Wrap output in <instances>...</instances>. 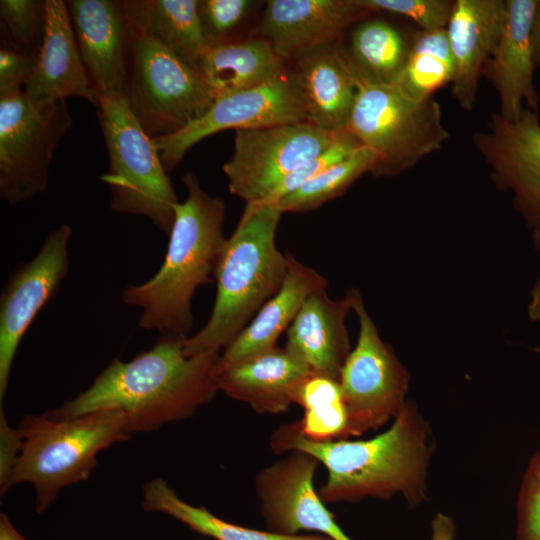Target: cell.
I'll use <instances>...</instances> for the list:
<instances>
[{"mask_svg": "<svg viewBox=\"0 0 540 540\" xmlns=\"http://www.w3.org/2000/svg\"><path fill=\"white\" fill-rule=\"evenodd\" d=\"M306 120L301 90L288 68L262 85L215 99L203 115L173 134L154 139V142L169 173L194 145L218 132Z\"/></svg>", "mask_w": 540, "mask_h": 540, "instance_id": "obj_12", "label": "cell"}, {"mask_svg": "<svg viewBox=\"0 0 540 540\" xmlns=\"http://www.w3.org/2000/svg\"><path fill=\"white\" fill-rule=\"evenodd\" d=\"M319 464L311 454L293 450L258 472L255 491L268 531L288 536L310 531L334 540H353L314 488Z\"/></svg>", "mask_w": 540, "mask_h": 540, "instance_id": "obj_14", "label": "cell"}, {"mask_svg": "<svg viewBox=\"0 0 540 540\" xmlns=\"http://www.w3.org/2000/svg\"><path fill=\"white\" fill-rule=\"evenodd\" d=\"M454 61L446 29L417 32L410 43L403 73L397 84L416 98L433 96L454 77Z\"/></svg>", "mask_w": 540, "mask_h": 540, "instance_id": "obj_30", "label": "cell"}, {"mask_svg": "<svg viewBox=\"0 0 540 540\" xmlns=\"http://www.w3.org/2000/svg\"><path fill=\"white\" fill-rule=\"evenodd\" d=\"M186 338L159 334L149 350L129 361L115 358L89 388L46 413L63 420L117 409L124 413L132 435L194 416L220 391V352L187 357L183 353Z\"/></svg>", "mask_w": 540, "mask_h": 540, "instance_id": "obj_1", "label": "cell"}, {"mask_svg": "<svg viewBox=\"0 0 540 540\" xmlns=\"http://www.w3.org/2000/svg\"><path fill=\"white\" fill-rule=\"evenodd\" d=\"M346 130L374 153L375 176L400 174L449 139L434 97H413L397 83L358 84Z\"/></svg>", "mask_w": 540, "mask_h": 540, "instance_id": "obj_7", "label": "cell"}, {"mask_svg": "<svg viewBox=\"0 0 540 540\" xmlns=\"http://www.w3.org/2000/svg\"><path fill=\"white\" fill-rule=\"evenodd\" d=\"M309 368L285 347H275L235 365L217 369L219 390L260 414H280L294 403Z\"/></svg>", "mask_w": 540, "mask_h": 540, "instance_id": "obj_24", "label": "cell"}, {"mask_svg": "<svg viewBox=\"0 0 540 540\" xmlns=\"http://www.w3.org/2000/svg\"><path fill=\"white\" fill-rule=\"evenodd\" d=\"M373 11L402 15L414 21L423 31L446 29L455 1L450 0H359Z\"/></svg>", "mask_w": 540, "mask_h": 540, "instance_id": "obj_34", "label": "cell"}, {"mask_svg": "<svg viewBox=\"0 0 540 540\" xmlns=\"http://www.w3.org/2000/svg\"><path fill=\"white\" fill-rule=\"evenodd\" d=\"M294 403L304 409L297 424L306 439L328 442L349 437V418L338 380L311 373L299 385Z\"/></svg>", "mask_w": 540, "mask_h": 540, "instance_id": "obj_29", "label": "cell"}, {"mask_svg": "<svg viewBox=\"0 0 540 540\" xmlns=\"http://www.w3.org/2000/svg\"><path fill=\"white\" fill-rule=\"evenodd\" d=\"M374 153L361 146L344 160L326 169L275 205L283 213H304L342 195L358 178L371 172Z\"/></svg>", "mask_w": 540, "mask_h": 540, "instance_id": "obj_31", "label": "cell"}, {"mask_svg": "<svg viewBox=\"0 0 540 540\" xmlns=\"http://www.w3.org/2000/svg\"><path fill=\"white\" fill-rule=\"evenodd\" d=\"M2 47L37 58L45 32L46 0H1Z\"/></svg>", "mask_w": 540, "mask_h": 540, "instance_id": "obj_32", "label": "cell"}, {"mask_svg": "<svg viewBox=\"0 0 540 540\" xmlns=\"http://www.w3.org/2000/svg\"><path fill=\"white\" fill-rule=\"evenodd\" d=\"M142 507L147 512L167 514L191 530L215 540H334L322 534L288 536L230 523L205 507L183 501L162 478H154L144 485Z\"/></svg>", "mask_w": 540, "mask_h": 540, "instance_id": "obj_27", "label": "cell"}, {"mask_svg": "<svg viewBox=\"0 0 540 540\" xmlns=\"http://www.w3.org/2000/svg\"><path fill=\"white\" fill-rule=\"evenodd\" d=\"M287 69L271 44L256 36L211 46L198 67L214 100L262 85Z\"/></svg>", "mask_w": 540, "mask_h": 540, "instance_id": "obj_25", "label": "cell"}, {"mask_svg": "<svg viewBox=\"0 0 540 540\" xmlns=\"http://www.w3.org/2000/svg\"><path fill=\"white\" fill-rule=\"evenodd\" d=\"M23 437L20 431L11 428L0 406V489L8 481L20 455Z\"/></svg>", "mask_w": 540, "mask_h": 540, "instance_id": "obj_38", "label": "cell"}, {"mask_svg": "<svg viewBox=\"0 0 540 540\" xmlns=\"http://www.w3.org/2000/svg\"><path fill=\"white\" fill-rule=\"evenodd\" d=\"M535 4L536 0H505L502 28L482 72L498 92V113L507 120L519 118L525 107H539L530 37Z\"/></svg>", "mask_w": 540, "mask_h": 540, "instance_id": "obj_18", "label": "cell"}, {"mask_svg": "<svg viewBox=\"0 0 540 540\" xmlns=\"http://www.w3.org/2000/svg\"><path fill=\"white\" fill-rule=\"evenodd\" d=\"M282 214L274 204H246L217 264L211 315L197 333L185 339V356L224 350L280 289L288 269L287 253L276 245Z\"/></svg>", "mask_w": 540, "mask_h": 540, "instance_id": "obj_4", "label": "cell"}, {"mask_svg": "<svg viewBox=\"0 0 540 540\" xmlns=\"http://www.w3.org/2000/svg\"><path fill=\"white\" fill-rule=\"evenodd\" d=\"M517 540H540V450L530 462L522 483Z\"/></svg>", "mask_w": 540, "mask_h": 540, "instance_id": "obj_36", "label": "cell"}, {"mask_svg": "<svg viewBox=\"0 0 540 540\" xmlns=\"http://www.w3.org/2000/svg\"><path fill=\"white\" fill-rule=\"evenodd\" d=\"M358 291L331 299L326 289L309 296L286 331L285 348L313 374L339 381L341 369L351 352L345 320L354 309Z\"/></svg>", "mask_w": 540, "mask_h": 540, "instance_id": "obj_19", "label": "cell"}, {"mask_svg": "<svg viewBox=\"0 0 540 540\" xmlns=\"http://www.w3.org/2000/svg\"><path fill=\"white\" fill-rule=\"evenodd\" d=\"M71 127L67 101L37 103L25 91L0 98V197L10 206L46 191L54 151Z\"/></svg>", "mask_w": 540, "mask_h": 540, "instance_id": "obj_9", "label": "cell"}, {"mask_svg": "<svg viewBox=\"0 0 540 540\" xmlns=\"http://www.w3.org/2000/svg\"><path fill=\"white\" fill-rule=\"evenodd\" d=\"M360 147L359 142L347 131L341 139L327 150L306 161L286 176L269 197L261 203L275 205L282 198L294 192L326 169L344 160Z\"/></svg>", "mask_w": 540, "mask_h": 540, "instance_id": "obj_33", "label": "cell"}, {"mask_svg": "<svg viewBox=\"0 0 540 540\" xmlns=\"http://www.w3.org/2000/svg\"><path fill=\"white\" fill-rule=\"evenodd\" d=\"M269 445L279 455L304 451L326 467L327 480L318 492L325 504L389 499L401 493L413 505L424 495L427 434L421 418L407 404L388 430L368 440L310 441L294 421L277 428Z\"/></svg>", "mask_w": 540, "mask_h": 540, "instance_id": "obj_2", "label": "cell"}, {"mask_svg": "<svg viewBox=\"0 0 540 540\" xmlns=\"http://www.w3.org/2000/svg\"><path fill=\"white\" fill-rule=\"evenodd\" d=\"M308 122L331 132L346 130L358 91L340 39L304 52L292 60Z\"/></svg>", "mask_w": 540, "mask_h": 540, "instance_id": "obj_22", "label": "cell"}, {"mask_svg": "<svg viewBox=\"0 0 540 540\" xmlns=\"http://www.w3.org/2000/svg\"><path fill=\"white\" fill-rule=\"evenodd\" d=\"M505 0H456L446 27L454 61L452 96L461 109L471 111L479 78L498 40Z\"/></svg>", "mask_w": 540, "mask_h": 540, "instance_id": "obj_21", "label": "cell"}, {"mask_svg": "<svg viewBox=\"0 0 540 540\" xmlns=\"http://www.w3.org/2000/svg\"><path fill=\"white\" fill-rule=\"evenodd\" d=\"M255 4L250 0L199 1L201 23L210 47L229 41L228 36L244 21Z\"/></svg>", "mask_w": 540, "mask_h": 540, "instance_id": "obj_35", "label": "cell"}, {"mask_svg": "<svg viewBox=\"0 0 540 540\" xmlns=\"http://www.w3.org/2000/svg\"><path fill=\"white\" fill-rule=\"evenodd\" d=\"M127 6L132 46L126 100L152 139L165 137L203 115L214 99L199 71L154 36L144 1H127Z\"/></svg>", "mask_w": 540, "mask_h": 540, "instance_id": "obj_6", "label": "cell"}, {"mask_svg": "<svg viewBox=\"0 0 540 540\" xmlns=\"http://www.w3.org/2000/svg\"><path fill=\"white\" fill-rule=\"evenodd\" d=\"M472 143L490 168L493 181L513 194V204L526 223L540 228V121L538 111L524 108L519 118L491 114L485 130Z\"/></svg>", "mask_w": 540, "mask_h": 540, "instance_id": "obj_15", "label": "cell"}, {"mask_svg": "<svg viewBox=\"0 0 540 540\" xmlns=\"http://www.w3.org/2000/svg\"><path fill=\"white\" fill-rule=\"evenodd\" d=\"M0 540H29L17 531L5 513L0 514Z\"/></svg>", "mask_w": 540, "mask_h": 540, "instance_id": "obj_42", "label": "cell"}, {"mask_svg": "<svg viewBox=\"0 0 540 540\" xmlns=\"http://www.w3.org/2000/svg\"><path fill=\"white\" fill-rule=\"evenodd\" d=\"M359 335L340 372L339 383L349 418V436L377 429L401 411L408 376L391 346L384 343L360 294L354 309Z\"/></svg>", "mask_w": 540, "mask_h": 540, "instance_id": "obj_11", "label": "cell"}, {"mask_svg": "<svg viewBox=\"0 0 540 540\" xmlns=\"http://www.w3.org/2000/svg\"><path fill=\"white\" fill-rule=\"evenodd\" d=\"M531 45L535 67L540 66V0H536L532 24H531Z\"/></svg>", "mask_w": 540, "mask_h": 540, "instance_id": "obj_41", "label": "cell"}, {"mask_svg": "<svg viewBox=\"0 0 540 540\" xmlns=\"http://www.w3.org/2000/svg\"><path fill=\"white\" fill-rule=\"evenodd\" d=\"M145 15L154 36L174 55L198 70L210 48L199 14L198 0L144 1Z\"/></svg>", "mask_w": 540, "mask_h": 540, "instance_id": "obj_28", "label": "cell"}, {"mask_svg": "<svg viewBox=\"0 0 540 540\" xmlns=\"http://www.w3.org/2000/svg\"><path fill=\"white\" fill-rule=\"evenodd\" d=\"M25 94L37 103L78 97L98 105L77 46L67 3L62 0H46L43 41Z\"/></svg>", "mask_w": 540, "mask_h": 540, "instance_id": "obj_20", "label": "cell"}, {"mask_svg": "<svg viewBox=\"0 0 540 540\" xmlns=\"http://www.w3.org/2000/svg\"><path fill=\"white\" fill-rule=\"evenodd\" d=\"M97 109L109 159L100 180L109 188L111 210L146 217L169 235L179 201L154 139L126 98H98Z\"/></svg>", "mask_w": 540, "mask_h": 540, "instance_id": "obj_8", "label": "cell"}, {"mask_svg": "<svg viewBox=\"0 0 540 540\" xmlns=\"http://www.w3.org/2000/svg\"><path fill=\"white\" fill-rule=\"evenodd\" d=\"M431 540H453L455 534V524L449 516L437 513L432 520Z\"/></svg>", "mask_w": 540, "mask_h": 540, "instance_id": "obj_39", "label": "cell"}, {"mask_svg": "<svg viewBox=\"0 0 540 540\" xmlns=\"http://www.w3.org/2000/svg\"><path fill=\"white\" fill-rule=\"evenodd\" d=\"M346 133L308 121L235 130L232 156L223 165L229 191L245 204L264 202L286 176Z\"/></svg>", "mask_w": 540, "mask_h": 540, "instance_id": "obj_10", "label": "cell"}, {"mask_svg": "<svg viewBox=\"0 0 540 540\" xmlns=\"http://www.w3.org/2000/svg\"><path fill=\"white\" fill-rule=\"evenodd\" d=\"M287 256V274L280 289L223 350L217 369L235 365L277 347V340L287 331L306 299L327 288V280L317 270L299 262L290 253Z\"/></svg>", "mask_w": 540, "mask_h": 540, "instance_id": "obj_23", "label": "cell"}, {"mask_svg": "<svg viewBox=\"0 0 540 540\" xmlns=\"http://www.w3.org/2000/svg\"><path fill=\"white\" fill-rule=\"evenodd\" d=\"M186 198L174 208V220L164 261L141 284H129L122 301L141 309L138 327L159 334L188 337L193 328L192 297L210 284L227 242L223 233L226 206L219 196L201 188L198 176L182 177Z\"/></svg>", "mask_w": 540, "mask_h": 540, "instance_id": "obj_3", "label": "cell"}, {"mask_svg": "<svg viewBox=\"0 0 540 540\" xmlns=\"http://www.w3.org/2000/svg\"><path fill=\"white\" fill-rule=\"evenodd\" d=\"M411 41L391 24L373 19L352 32L343 56L357 84H395L405 68Z\"/></svg>", "mask_w": 540, "mask_h": 540, "instance_id": "obj_26", "label": "cell"}, {"mask_svg": "<svg viewBox=\"0 0 540 540\" xmlns=\"http://www.w3.org/2000/svg\"><path fill=\"white\" fill-rule=\"evenodd\" d=\"M72 229L61 224L44 239L39 251L21 264L0 296V402L2 403L18 346L43 306L57 293L69 272Z\"/></svg>", "mask_w": 540, "mask_h": 540, "instance_id": "obj_13", "label": "cell"}, {"mask_svg": "<svg viewBox=\"0 0 540 540\" xmlns=\"http://www.w3.org/2000/svg\"><path fill=\"white\" fill-rule=\"evenodd\" d=\"M77 46L98 98H126L132 46L127 1L70 0Z\"/></svg>", "mask_w": 540, "mask_h": 540, "instance_id": "obj_16", "label": "cell"}, {"mask_svg": "<svg viewBox=\"0 0 540 540\" xmlns=\"http://www.w3.org/2000/svg\"><path fill=\"white\" fill-rule=\"evenodd\" d=\"M533 239L534 245L540 253V228L534 230ZM528 315L532 321L540 323V277L531 291Z\"/></svg>", "mask_w": 540, "mask_h": 540, "instance_id": "obj_40", "label": "cell"}, {"mask_svg": "<svg viewBox=\"0 0 540 540\" xmlns=\"http://www.w3.org/2000/svg\"><path fill=\"white\" fill-rule=\"evenodd\" d=\"M36 59L9 48L0 49V98L22 91L29 84Z\"/></svg>", "mask_w": 540, "mask_h": 540, "instance_id": "obj_37", "label": "cell"}, {"mask_svg": "<svg viewBox=\"0 0 540 540\" xmlns=\"http://www.w3.org/2000/svg\"><path fill=\"white\" fill-rule=\"evenodd\" d=\"M370 12L359 0H269L254 35L267 40L287 62L340 39Z\"/></svg>", "mask_w": 540, "mask_h": 540, "instance_id": "obj_17", "label": "cell"}, {"mask_svg": "<svg viewBox=\"0 0 540 540\" xmlns=\"http://www.w3.org/2000/svg\"><path fill=\"white\" fill-rule=\"evenodd\" d=\"M18 430L23 437L22 449L0 494L29 483L35 490L37 513L45 512L63 488L87 480L101 451L133 436L124 413L117 409L63 420L47 413L27 414Z\"/></svg>", "mask_w": 540, "mask_h": 540, "instance_id": "obj_5", "label": "cell"}]
</instances>
